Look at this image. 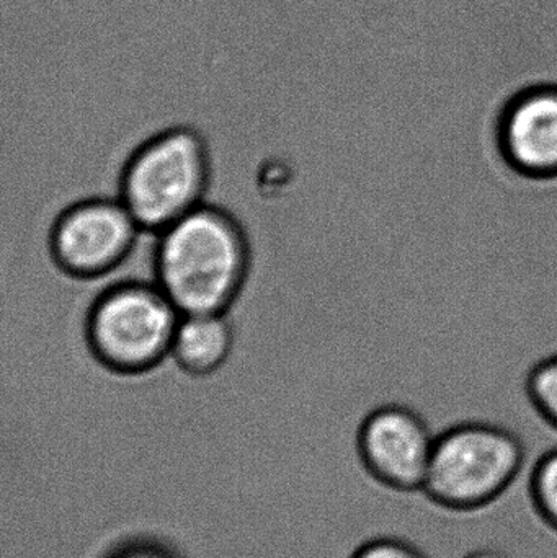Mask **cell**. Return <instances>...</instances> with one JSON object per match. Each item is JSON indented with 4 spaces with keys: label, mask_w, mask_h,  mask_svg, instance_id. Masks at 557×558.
Here are the masks:
<instances>
[{
    "label": "cell",
    "mask_w": 557,
    "mask_h": 558,
    "mask_svg": "<svg viewBox=\"0 0 557 558\" xmlns=\"http://www.w3.org/2000/svg\"><path fill=\"white\" fill-rule=\"evenodd\" d=\"M143 232L120 198H88L68 206L49 232L56 267L71 278L113 274L133 254Z\"/></svg>",
    "instance_id": "5b68a950"
},
{
    "label": "cell",
    "mask_w": 557,
    "mask_h": 558,
    "mask_svg": "<svg viewBox=\"0 0 557 558\" xmlns=\"http://www.w3.org/2000/svg\"><path fill=\"white\" fill-rule=\"evenodd\" d=\"M180 315L156 281L117 282L92 302L85 341L105 369L140 376L170 357Z\"/></svg>",
    "instance_id": "277c9868"
},
{
    "label": "cell",
    "mask_w": 557,
    "mask_h": 558,
    "mask_svg": "<svg viewBox=\"0 0 557 558\" xmlns=\"http://www.w3.org/2000/svg\"><path fill=\"white\" fill-rule=\"evenodd\" d=\"M352 558H428L414 544L399 537H375L366 541Z\"/></svg>",
    "instance_id": "8fae6325"
},
{
    "label": "cell",
    "mask_w": 557,
    "mask_h": 558,
    "mask_svg": "<svg viewBox=\"0 0 557 558\" xmlns=\"http://www.w3.org/2000/svg\"><path fill=\"white\" fill-rule=\"evenodd\" d=\"M234 347L228 314H182L170 357L190 376H211L225 366Z\"/></svg>",
    "instance_id": "ba28073f"
},
{
    "label": "cell",
    "mask_w": 557,
    "mask_h": 558,
    "mask_svg": "<svg viewBox=\"0 0 557 558\" xmlns=\"http://www.w3.org/2000/svg\"><path fill=\"white\" fill-rule=\"evenodd\" d=\"M464 558H507L504 554L497 553V550L493 549H480L473 550V553L468 554Z\"/></svg>",
    "instance_id": "4fadbf2b"
},
{
    "label": "cell",
    "mask_w": 557,
    "mask_h": 558,
    "mask_svg": "<svg viewBox=\"0 0 557 558\" xmlns=\"http://www.w3.org/2000/svg\"><path fill=\"white\" fill-rule=\"evenodd\" d=\"M157 234L154 281L180 314H228L251 270V245L241 222L203 203Z\"/></svg>",
    "instance_id": "6da1fadb"
},
{
    "label": "cell",
    "mask_w": 557,
    "mask_h": 558,
    "mask_svg": "<svg viewBox=\"0 0 557 558\" xmlns=\"http://www.w3.org/2000/svg\"><path fill=\"white\" fill-rule=\"evenodd\" d=\"M211 179L208 143L195 128L150 136L124 163L118 198L143 231L160 232L205 203Z\"/></svg>",
    "instance_id": "3957f363"
},
{
    "label": "cell",
    "mask_w": 557,
    "mask_h": 558,
    "mask_svg": "<svg viewBox=\"0 0 557 558\" xmlns=\"http://www.w3.org/2000/svg\"><path fill=\"white\" fill-rule=\"evenodd\" d=\"M437 435L427 416L414 407L383 402L370 409L360 422L356 454L383 487L398 494H422Z\"/></svg>",
    "instance_id": "8992f818"
},
{
    "label": "cell",
    "mask_w": 557,
    "mask_h": 558,
    "mask_svg": "<svg viewBox=\"0 0 557 558\" xmlns=\"http://www.w3.org/2000/svg\"><path fill=\"white\" fill-rule=\"evenodd\" d=\"M529 497L540 520L557 533V445L546 449L530 471Z\"/></svg>",
    "instance_id": "30bf717a"
},
{
    "label": "cell",
    "mask_w": 557,
    "mask_h": 558,
    "mask_svg": "<svg viewBox=\"0 0 557 558\" xmlns=\"http://www.w3.org/2000/svg\"><path fill=\"white\" fill-rule=\"evenodd\" d=\"M494 137L504 162L526 179H557V81L516 88L497 110Z\"/></svg>",
    "instance_id": "52a82bcc"
},
{
    "label": "cell",
    "mask_w": 557,
    "mask_h": 558,
    "mask_svg": "<svg viewBox=\"0 0 557 558\" xmlns=\"http://www.w3.org/2000/svg\"><path fill=\"white\" fill-rule=\"evenodd\" d=\"M525 462V441L512 426L460 420L438 432L422 494L441 510L474 513L502 498Z\"/></svg>",
    "instance_id": "7a4b0ae2"
},
{
    "label": "cell",
    "mask_w": 557,
    "mask_h": 558,
    "mask_svg": "<svg viewBox=\"0 0 557 558\" xmlns=\"http://www.w3.org/2000/svg\"><path fill=\"white\" fill-rule=\"evenodd\" d=\"M111 558H175L169 550L162 549L157 544L137 543L120 550Z\"/></svg>",
    "instance_id": "7c38bea8"
},
{
    "label": "cell",
    "mask_w": 557,
    "mask_h": 558,
    "mask_svg": "<svg viewBox=\"0 0 557 558\" xmlns=\"http://www.w3.org/2000/svg\"><path fill=\"white\" fill-rule=\"evenodd\" d=\"M525 392L538 422L557 435V351L530 367Z\"/></svg>",
    "instance_id": "9c48e42d"
}]
</instances>
